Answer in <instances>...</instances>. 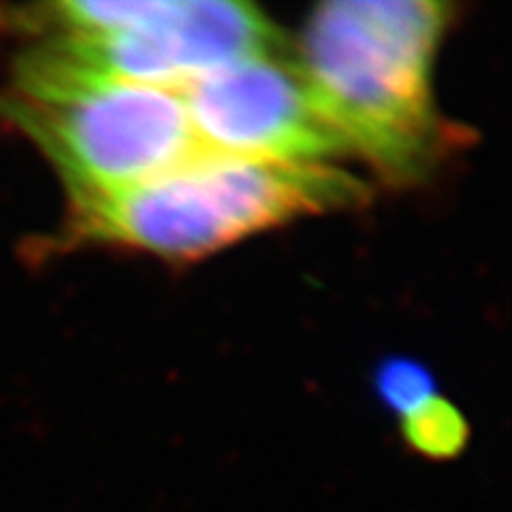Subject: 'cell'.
<instances>
[{"mask_svg":"<svg viewBox=\"0 0 512 512\" xmlns=\"http://www.w3.org/2000/svg\"><path fill=\"white\" fill-rule=\"evenodd\" d=\"M378 389L384 402L402 416L436 395L434 380L412 361H393L384 367L378 376Z\"/></svg>","mask_w":512,"mask_h":512,"instance_id":"ba28073f","label":"cell"},{"mask_svg":"<svg viewBox=\"0 0 512 512\" xmlns=\"http://www.w3.org/2000/svg\"><path fill=\"white\" fill-rule=\"evenodd\" d=\"M280 52L278 28L254 5L167 0L148 22L105 35L62 37L32 62L92 82L182 90L224 64Z\"/></svg>","mask_w":512,"mask_h":512,"instance_id":"277c9868","label":"cell"},{"mask_svg":"<svg viewBox=\"0 0 512 512\" xmlns=\"http://www.w3.org/2000/svg\"><path fill=\"white\" fill-rule=\"evenodd\" d=\"M453 5L434 0H335L301 35L299 69L340 135L389 184L425 180L461 143L431 94V71Z\"/></svg>","mask_w":512,"mask_h":512,"instance_id":"6da1fadb","label":"cell"},{"mask_svg":"<svg viewBox=\"0 0 512 512\" xmlns=\"http://www.w3.org/2000/svg\"><path fill=\"white\" fill-rule=\"evenodd\" d=\"M402 425L412 451L436 461L457 457L470 436L461 410L438 395L404 414Z\"/></svg>","mask_w":512,"mask_h":512,"instance_id":"52a82bcc","label":"cell"},{"mask_svg":"<svg viewBox=\"0 0 512 512\" xmlns=\"http://www.w3.org/2000/svg\"><path fill=\"white\" fill-rule=\"evenodd\" d=\"M365 199L361 180L329 165L201 152L148 182L73 199V229L84 242L190 261L278 224Z\"/></svg>","mask_w":512,"mask_h":512,"instance_id":"7a4b0ae2","label":"cell"},{"mask_svg":"<svg viewBox=\"0 0 512 512\" xmlns=\"http://www.w3.org/2000/svg\"><path fill=\"white\" fill-rule=\"evenodd\" d=\"M22 122L73 199L158 178L203 150L180 90L62 75L30 62Z\"/></svg>","mask_w":512,"mask_h":512,"instance_id":"3957f363","label":"cell"},{"mask_svg":"<svg viewBox=\"0 0 512 512\" xmlns=\"http://www.w3.org/2000/svg\"><path fill=\"white\" fill-rule=\"evenodd\" d=\"M180 94L207 154L301 165H327L348 154L306 75L284 52L224 64Z\"/></svg>","mask_w":512,"mask_h":512,"instance_id":"5b68a950","label":"cell"},{"mask_svg":"<svg viewBox=\"0 0 512 512\" xmlns=\"http://www.w3.org/2000/svg\"><path fill=\"white\" fill-rule=\"evenodd\" d=\"M165 5L167 0H67L43 7V13L32 20L56 28L60 39L92 37L148 22Z\"/></svg>","mask_w":512,"mask_h":512,"instance_id":"8992f818","label":"cell"}]
</instances>
